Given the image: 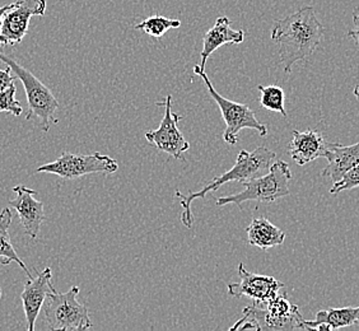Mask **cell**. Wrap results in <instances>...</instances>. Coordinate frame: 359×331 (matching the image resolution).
I'll list each match as a JSON object with an SVG mask.
<instances>
[{
	"mask_svg": "<svg viewBox=\"0 0 359 331\" xmlns=\"http://www.w3.org/2000/svg\"><path fill=\"white\" fill-rule=\"evenodd\" d=\"M270 36L279 48L284 72L290 74L296 62L307 59L316 51L324 36V27L315 9L304 7L276 21Z\"/></svg>",
	"mask_w": 359,
	"mask_h": 331,
	"instance_id": "cell-1",
	"label": "cell"
},
{
	"mask_svg": "<svg viewBox=\"0 0 359 331\" xmlns=\"http://www.w3.org/2000/svg\"><path fill=\"white\" fill-rule=\"evenodd\" d=\"M276 158V153L268 149L266 147H257L252 152L242 149L237 156L235 166L231 170H228L221 176H215L209 185L203 187L199 191L184 195L177 190L175 195L179 199L180 204L184 208V212L181 213L182 224L187 228H193L194 215L191 212V204L195 199H204L208 194L217 191L222 185L227 182L242 184L248 180L262 176L269 171L270 166L274 163Z\"/></svg>",
	"mask_w": 359,
	"mask_h": 331,
	"instance_id": "cell-2",
	"label": "cell"
},
{
	"mask_svg": "<svg viewBox=\"0 0 359 331\" xmlns=\"http://www.w3.org/2000/svg\"><path fill=\"white\" fill-rule=\"evenodd\" d=\"M280 331L306 329L304 318L296 304H290L285 292L270 299L266 307L252 304L243 309V316L231 330Z\"/></svg>",
	"mask_w": 359,
	"mask_h": 331,
	"instance_id": "cell-3",
	"label": "cell"
},
{
	"mask_svg": "<svg viewBox=\"0 0 359 331\" xmlns=\"http://www.w3.org/2000/svg\"><path fill=\"white\" fill-rule=\"evenodd\" d=\"M290 180L292 173L290 165L284 161H274L268 173L242 182L243 190L241 193L217 198L215 204L217 207L236 204L242 210V204L245 201L273 203L290 195Z\"/></svg>",
	"mask_w": 359,
	"mask_h": 331,
	"instance_id": "cell-4",
	"label": "cell"
},
{
	"mask_svg": "<svg viewBox=\"0 0 359 331\" xmlns=\"http://www.w3.org/2000/svg\"><path fill=\"white\" fill-rule=\"evenodd\" d=\"M79 287L73 285L68 292L59 293L54 290L48 293L43 313L50 330H88L92 329L88 309L78 301Z\"/></svg>",
	"mask_w": 359,
	"mask_h": 331,
	"instance_id": "cell-5",
	"label": "cell"
},
{
	"mask_svg": "<svg viewBox=\"0 0 359 331\" xmlns=\"http://www.w3.org/2000/svg\"><path fill=\"white\" fill-rule=\"evenodd\" d=\"M0 60L6 62L8 67H11L15 76L25 86L28 102L26 120L39 119L41 123L42 130L48 133L50 130V125L57 123V120L54 116H55L56 110L59 109V102L54 96V93L37 76H34L25 67L20 65L11 56L4 55L3 53H0Z\"/></svg>",
	"mask_w": 359,
	"mask_h": 331,
	"instance_id": "cell-6",
	"label": "cell"
},
{
	"mask_svg": "<svg viewBox=\"0 0 359 331\" xmlns=\"http://www.w3.org/2000/svg\"><path fill=\"white\" fill-rule=\"evenodd\" d=\"M194 73L196 76H201V79L207 86L209 95L215 100V104H218V107L221 110L222 116L226 123V130L223 131V140L227 144H237L238 135L243 129H254L259 133L260 137L268 135V133H269L268 126L262 124L256 119L255 112L251 110L248 104H238V102L228 100L226 97L221 96L209 81L205 72L201 70L199 65L194 67Z\"/></svg>",
	"mask_w": 359,
	"mask_h": 331,
	"instance_id": "cell-7",
	"label": "cell"
},
{
	"mask_svg": "<svg viewBox=\"0 0 359 331\" xmlns=\"http://www.w3.org/2000/svg\"><path fill=\"white\" fill-rule=\"evenodd\" d=\"M118 170V161L110 156L98 152L93 154L65 152L55 161L40 166L36 173H53L64 180H76L90 173H114Z\"/></svg>",
	"mask_w": 359,
	"mask_h": 331,
	"instance_id": "cell-8",
	"label": "cell"
},
{
	"mask_svg": "<svg viewBox=\"0 0 359 331\" xmlns=\"http://www.w3.org/2000/svg\"><path fill=\"white\" fill-rule=\"evenodd\" d=\"M171 104V95H168L163 102H157L158 106L165 107V115L158 129L145 133V139L149 144L154 145L161 152L166 153L175 159H180L182 157V153L189 151L190 143L187 142L177 126L180 120L184 116L179 114H172Z\"/></svg>",
	"mask_w": 359,
	"mask_h": 331,
	"instance_id": "cell-9",
	"label": "cell"
},
{
	"mask_svg": "<svg viewBox=\"0 0 359 331\" xmlns=\"http://www.w3.org/2000/svg\"><path fill=\"white\" fill-rule=\"evenodd\" d=\"M46 0H17L8 9L0 29V45H18L27 35L29 21L34 15H45Z\"/></svg>",
	"mask_w": 359,
	"mask_h": 331,
	"instance_id": "cell-10",
	"label": "cell"
},
{
	"mask_svg": "<svg viewBox=\"0 0 359 331\" xmlns=\"http://www.w3.org/2000/svg\"><path fill=\"white\" fill-rule=\"evenodd\" d=\"M238 274L241 281L238 283L228 284V295L235 298L249 297L255 304H268L284 288V284L273 276L250 273L245 268L243 262L238 264Z\"/></svg>",
	"mask_w": 359,
	"mask_h": 331,
	"instance_id": "cell-11",
	"label": "cell"
},
{
	"mask_svg": "<svg viewBox=\"0 0 359 331\" xmlns=\"http://www.w3.org/2000/svg\"><path fill=\"white\" fill-rule=\"evenodd\" d=\"M13 191L17 194V198L9 201V205L17 210L25 234L32 240H36L41 229L42 222L45 219L43 203L35 199L37 195L36 190L25 185L13 187Z\"/></svg>",
	"mask_w": 359,
	"mask_h": 331,
	"instance_id": "cell-12",
	"label": "cell"
},
{
	"mask_svg": "<svg viewBox=\"0 0 359 331\" xmlns=\"http://www.w3.org/2000/svg\"><path fill=\"white\" fill-rule=\"evenodd\" d=\"M53 273L50 268L42 270L36 278L28 279L25 283L21 298L23 310L27 321V330L35 331L36 320L43 307L45 299L50 292L55 290L51 283Z\"/></svg>",
	"mask_w": 359,
	"mask_h": 331,
	"instance_id": "cell-13",
	"label": "cell"
},
{
	"mask_svg": "<svg viewBox=\"0 0 359 331\" xmlns=\"http://www.w3.org/2000/svg\"><path fill=\"white\" fill-rule=\"evenodd\" d=\"M293 138L288 144V152L293 161L299 166L307 165L318 157H325L329 148L324 135L318 130H293Z\"/></svg>",
	"mask_w": 359,
	"mask_h": 331,
	"instance_id": "cell-14",
	"label": "cell"
},
{
	"mask_svg": "<svg viewBox=\"0 0 359 331\" xmlns=\"http://www.w3.org/2000/svg\"><path fill=\"white\" fill-rule=\"evenodd\" d=\"M245 40V32L240 29L236 31L231 27V21L228 17H218L215 26L203 36V50H201V62L199 68L205 72L209 56L215 53L217 48H221L226 43L240 45Z\"/></svg>",
	"mask_w": 359,
	"mask_h": 331,
	"instance_id": "cell-15",
	"label": "cell"
},
{
	"mask_svg": "<svg viewBox=\"0 0 359 331\" xmlns=\"http://www.w3.org/2000/svg\"><path fill=\"white\" fill-rule=\"evenodd\" d=\"M327 166L323 171V177H329L334 182L341 179L349 170L359 163V143L352 145H341L330 143L325 153Z\"/></svg>",
	"mask_w": 359,
	"mask_h": 331,
	"instance_id": "cell-16",
	"label": "cell"
},
{
	"mask_svg": "<svg viewBox=\"0 0 359 331\" xmlns=\"http://www.w3.org/2000/svg\"><path fill=\"white\" fill-rule=\"evenodd\" d=\"M355 324H359V306L318 311L313 321L304 320L306 330H338Z\"/></svg>",
	"mask_w": 359,
	"mask_h": 331,
	"instance_id": "cell-17",
	"label": "cell"
},
{
	"mask_svg": "<svg viewBox=\"0 0 359 331\" xmlns=\"http://www.w3.org/2000/svg\"><path fill=\"white\" fill-rule=\"evenodd\" d=\"M246 234L249 245L260 248L262 250L280 246L285 240L283 229L276 227L264 217L254 218L249 227L246 228Z\"/></svg>",
	"mask_w": 359,
	"mask_h": 331,
	"instance_id": "cell-18",
	"label": "cell"
},
{
	"mask_svg": "<svg viewBox=\"0 0 359 331\" xmlns=\"http://www.w3.org/2000/svg\"><path fill=\"white\" fill-rule=\"evenodd\" d=\"M11 224H12V212L9 208H4L0 212V259H1L0 264L8 265L11 262H17L21 266L22 270L26 273L28 279H31L34 276H31L26 264L22 262L21 257L14 250L13 243H12L11 236L8 232Z\"/></svg>",
	"mask_w": 359,
	"mask_h": 331,
	"instance_id": "cell-19",
	"label": "cell"
},
{
	"mask_svg": "<svg viewBox=\"0 0 359 331\" xmlns=\"http://www.w3.org/2000/svg\"><path fill=\"white\" fill-rule=\"evenodd\" d=\"M257 90H260V100L259 102L265 110L274 111L282 114L284 118L288 116L284 104H285V93L283 88L279 86H259Z\"/></svg>",
	"mask_w": 359,
	"mask_h": 331,
	"instance_id": "cell-20",
	"label": "cell"
},
{
	"mask_svg": "<svg viewBox=\"0 0 359 331\" xmlns=\"http://www.w3.org/2000/svg\"><path fill=\"white\" fill-rule=\"evenodd\" d=\"M180 26H181L180 20H170L163 15H153L135 25L134 27L135 29L143 31L147 35L152 36L154 39H161L167 31L173 28H180Z\"/></svg>",
	"mask_w": 359,
	"mask_h": 331,
	"instance_id": "cell-21",
	"label": "cell"
},
{
	"mask_svg": "<svg viewBox=\"0 0 359 331\" xmlns=\"http://www.w3.org/2000/svg\"><path fill=\"white\" fill-rule=\"evenodd\" d=\"M15 86L11 84L7 90L0 92V112H9L13 116H21L23 109L15 100Z\"/></svg>",
	"mask_w": 359,
	"mask_h": 331,
	"instance_id": "cell-22",
	"label": "cell"
},
{
	"mask_svg": "<svg viewBox=\"0 0 359 331\" xmlns=\"http://www.w3.org/2000/svg\"><path fill=\"white\" fill-rule=\"evenodd\" d=\"M354 187H359V163L354 166L352 170H349L341 179L334 182V185L330 189V194L337 195L346 190H352Z\"/></svg>",
	"mask_w": 359,
	"mask_h": 331,
	"instance_id": "cell-23",
	"label": "cell"
},
{
	"mask_svg": "<svg viewBox=\"0 0 359 331\" xmlns=\"http://www.w3.org/2000/svg\"><path fill=\"white\" fill-rule=\"evenodd\" d=\"M15 79H17V76H12L11 67L7 65L6 69H0V92L7 90L11 84H13Z\"/></svg>",
	"mask_w": 359,
	"mask_h": 331,
	"instance_id": "cell-24",
	"label": "cell"
},
{
	"mask_svg": "<svg viewBox=\"0 0 359 331\" xmlns=\"http://www.w3.org/2000/svg\"><path fill=\"white\" fill-rule=\"evenodd\" d=\"M348 36L352 37L359 48V8L353 12V28L348 32Z\"/></svg>",
	"mask_w": 359,
	"mask_h": 331,
	"instance_id": "cell-25",
	"label": "cell"
},
{
	"mask_svg": "<svg viewBox=\"0 0 359 331\" xmlns=\"http://www.w3.org/2000/svg\"><path fill=\"white\" fill-rule=\"evenodd\" d=\"M13 4V3H12ZM12 4H8V6H4V7H1L0 6V29H1V23H3V17H4V14L7 12L8 9H11L12 8Z\"/></svg>",
	"mask_w": 359,
	"mask_h": 331,
	"instance_id": "cell-26",
	"label": "cell"
},
{
	"mask_svg": "<svg viewBox=\"0 0 359 331\" xmlns=\"http://www.w3.org/2000/svg\"><path fill=\"white\" fill-rule=\"evenodd\" d=\"M353 93H354V96L357 97V100L359 101V86H357V87L354 88Z\"/></svg>",
	"mask_w": 359,
	"mask_h": 331,
	"instance_id": "cell-27",
	"label": "cell"
},
{
	"mask_svg": "<svg viewBox=\"0 0 359 331\" xmlns=\"http://www.w3.org/2000/svg\"><path fill=\"white\" fill-rule=\"evenodd\" d=\"M1 295H3V292H1V287H0V298H1Z\"/></svg>",
	"mask_w": 359,
	"mask_h": 331,
	"instance_id": "cell-28",
	"label": "cell"
}]
</instances>
